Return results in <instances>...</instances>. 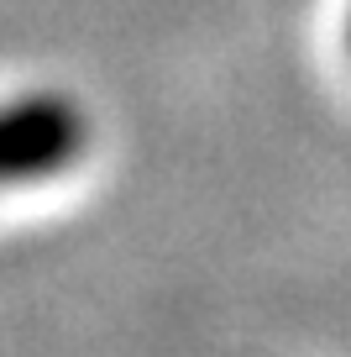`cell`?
Segmentation results:
<instances>
[{"label": "cell", "instance_id": "7a4b0ae2", "mask_svg": "<svg viewBox=\"0 0 351 357\" xmlns=\"http://www.w3.org/2000/svg\"><path fill=\"white\" fill-rule=\"evenodd\" d=\"M346 32H351V22H346Z\"/></svg>", "mask_w": 351, "mask_h": 357}, {"label": "cell", "instance_id": "6da1fadb", "mask_svg": "<svg viewBox=\"0 0 351 357\" xmlns=\"http://www.w3.org/2000/svg\"><path fill=\"white\" fill-rule=\"evenodd\" d=\"M89 147V116L58 89H32L0 105V190L74 168Z\"/></svg>", "mask_w": 351, "mask_h": 357}]
</instances>
